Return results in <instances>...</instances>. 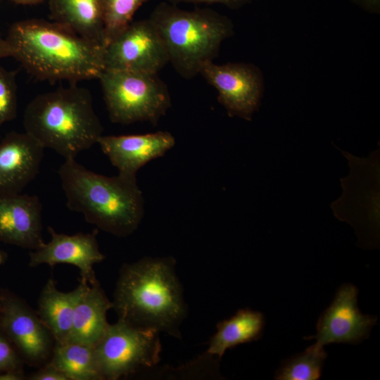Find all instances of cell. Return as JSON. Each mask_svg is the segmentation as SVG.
Segmentation results:
<instances>
[{"label":"cell","mask_w":380,"mask_h":380,"mask_svg":"<svg viewBox=\"0 0 380 380\" xmlns=\"http://www.w3.org/2000/svg\"><path fill=\"white\" fill-rule=\"evenodd\" d=\"M49 363L68 380L103 379L94 346L70 341L56 343Z\"/></svg>","instance_id":"ffe728a7"},{"label":"cell","mask_w":380,"mask_h":380,"mask_svg":"<svg viewBox=\"0 0 380 380\" xmlns=\"http://www.w3.org/2000/svg\"><path fill=\"white\" fill-rule=\"evenodd\" d=\"M2 324L22 354L38 362L49 353L51 335L38 315L16 299H7L3 306Z\"/></svg>","instance_id":"9a60e30c"},{"label":"cell","mask_w":380,"mask_h":380,"mask_svg":"<svg viewBox=\"0 0 380 380\" xmlns=\"http://www.w3.org/2000/svg\"><path fill=\"white\" fill-rule=\"evenodd\" d=\"M357 289L346 283L340 286L331 305L319 316L315 339L324 347L330 343L357 344L369 336L377 317L361 313L357 306Z\"/></svg>","instance_id":"30bf717a"},{"label":"cell","mask_w":380,"mask_h":380,"mask_svg":"<svg viewBox=\"0 0 380 380\" xmlns=\"http://www.w3.org/2000/svg\"><path fill=\"white\" fill-rule=\"evenodd\" d=\"M42 212L37 196L0 194V241L33 250L41 246Z\"/></svg>","instance_id":"5bb4252c"},{"label":"cell","mask_w":380,"mask_h":380,"mask_svg":"<svg viewBox=\"0 0 380 380\" xmlns=\"http://www.w3.org/2000/svg\"><path fill=\"white\" fill-rule=\"evenodd\" d=\"M16 73L0 66V128L17 114Z\"/></svg>","instance_id":"603a6c76"},{"label":"cell","mask_w":380,"mask_h":380,"mask_svg":"<svg viewBox=\"0 0 380 380\" xmlns=\"http://www.w3.org/2000/svg\"><path fill=\"white\" fill-rule=\"evenodd\" d=\"M51 240L30 253L29 265L69 264L80 272L81 281L89 284L97 282L93 267L104 260L96 239L97 231L72 235L56 232L49 227Z\"/></svg>","instance_id":"8fae6325"},{"label":"cell","mask_w":380,"mask_h":380,"mask_svg":"<svg viewBox=\"0 0 380 380\" xmlns=\"http://www.w3.org/2000/svg\"><path fill=\"white\" fill-rule=\"evenodd\" d=\"M104 70L158 73L169 63L164 41L150 18L132 21L106 46Z\"/></svg>","instance_id":"ba28073f"},{"label":"cell","mask_w":380,"mask_h":380,"mask_svg":"<svg viewBox=\"0 0 380 380\" xmlns=\"http://www.w3.org/2000/svg\"><path fill=\"white\" fill-rule=\"evenodd\" d=\"M5 39L10 57L41 80L99 79L104 70L103 46L54 21H17Z\"/></svg>","instance_id":"6da1fadb"},{"label":"cell","mask_w":380,"mask_h":380,"mask_svg":"<svg viewBox=\"0 0 380 380\" xmlns=\"http://www.w3.org/2000/svg\"><path fill=\"white\" fill-rule=\"evenodd\" d=\"M5 259L4 254L0 251V265H1Z\"/></svg>","instance_id":"4dcf8cb0"},{"label":"cell","mask_w":380,"mask_h":380,"mask_svg":"<svg viewBox=\"0 0 380 380\" xmlns=\"http://www.w3.org/2000/svg\"><path fill=\"white\" fill-rule=\"evenodd\" d=\"M149 18L160 34L176 72L185 79L198 75L217 56L222 42L234 26L227 17L209 8L184 10L162 2Z\"/></svg>","instance_id":"5b68a950"},{"label":"cell","mask_w":380,"mask_h":380,"mask_svg":"<svg viewBox=\"0 0 380 380\" xmlns=\"http://www.w3.org/2000/svg\"><path fill=\"white\" fill-rule=\"evenodd\" d=\"M113 308L132 326L179 337L186 308L172 258H145L123 266Z\"/></svg>","instance_id":"7a4b0ae2"},{"label":"cell","mask_w":380,"mask_h":380,"mask_svg":"<svg viewBox=\"0 0 380 380\" xmlns=\"http://www.w3.org/2000/svg\"><path fill=\"white\" fill-rule=\"evenodd\" d=\"M44 148L31 135L12 132L0 141V194L21 193L36 177Z\"/></svg>","instance_id":"4fadbf2b"},{"label":"cell","mask_w":380,"mask_h":380,"mask_svg":"<svg viewBox=\"0 0 380 380\" xmlns=\"http://www.w3.org/2000/svg\"><path fill=\"white\" fill-rule=\"evenodd\" d=\"M112 308L98 281L89 284L75 305L68 341L94 346L109 326L106 315Z\"/></svg>","instance_id":"e0dca14e"},{"label":"cell","mask_w":380,"mask_h":380,"mask_svg":"<svg viewBox=\"0 0 380 380\" xmlns=\"http://www.w3.org/2000/svg\"><path fill=\"white\" fill-rule=\"evenodd\" d=\"M88 285L81 281L73 291L62 292L50 279L44 286L39 299L38 316L56 343L68 340L75 305Z\"/></svg>","instance_id":"ac0fdd59"},{"label":"cell","mask_w":380,"mask_h":380,"mask_svg":"<svg viewBox=\"0 0 380 380\" xmlns=\"http://www.w3.org/2000/svg\"><path fill=\"white\" fill-rule=\"evenodd\" d=\"M23 376L20 372L13 369L7 370L4 373H0V380H20Z\"/></svg>","instance_id":"4316f807"},{"label":"cell","mask_w":380,"mask_h":380,"mask_svg":"<svg viewBox=\"0 0 380 380\" xmlns=\"http://www.w3.org/2000/svg\"><path fill=\"white\" fill-rule=\"evenodd\" d=\"M217 91V100L231 117L250 120L258 109L262 93L260 72L252 64H205L200 72Z\"/></svg>","instance_id":"9c48e42d"},{"label":"cell","mask_w":380,"mask_h":380,"mask_svg":"<svg viewBox=\"0 0 380 380\" xmlns=\"http://www.w3.org/2000/svg\"><path fill=\"white\" fill-rule=\"evenodd\" d=\"M11 1H14L17 4H20L32 5V4H37L41 2L42 0H11Z\"/></svg>","instance_id":"f546056e"},{"label":"cell","mask_w":380,"mask_h":380,"mask_svg":"<svg viewBox=\"0 0 380 380\" xmlns=\"http://www.w3.org/2000/svg\"><path fill=\"white\" fill-rule=\"evenodd\" d=\"M363 7L370 11H376L379 8L380 0H354Z\"/></svg>","instance_id":"83f0119b"},{"label":"cell","mask_w":380,"mask_h":380,"mask_svg":"<svg viewBox=\"0 0 380 380\" xmlns=\"http://www.w3.org/2000/svg\"><path fill=\"white\" fill-rule=\"evenodd\" d=\"M25 132L44 148L65 159L90 148L103 135V127L90 93L77 87L61 88L42 94L27 106Z\"/></svg>","instance_id":"277c9868"},{"label":"cell","mask_w":380,"mask_h":380,"mask_svg":"<svg viewBox=\"0 0 380 380\" xmlns=\"http://www.w3.org/2000/svg\"><path fill=\"white\" fill-rule=\"evenodd\" d=\"M49 10L53 21L106 47L102 0H50Z\"/></svg>","instance_id":"2e32d148"},{"label":"cell","mask_w":380,"mask_h":380,"mask_svg":"<svg viewBox=\"0 0 380 380\" xmlns=\"http://www.w3.org/2000/svg\"><path fill=\"white\" fill-rule=\"evenodd\" d=\"M103 153L118 175L137 179L138 170L152 160L163 156L175 144L168 132L129 135H102L98 139Z\"/></svg>","instance_id":"7c38bea8"},{"label":"cell","mask_w":380,"mask_h":380,"mask_svg":"<svg viewBox=\"0 0 380 380\" xmlns=\"http://www.w3.org/2000/svg\"><path fill=\"white\" fill-rule=\"evenodd\" d=\"M253 0H167L170 4H222L232 9H236L251 3Z\"/></svg>","instance_id":"d4e9b609"},{"label":"cell","mask_w":380,"mask_h":380,"mask_svg":"<svg viewBox=\"0 0 380 380\" xmlns=\"http://www.w3.org/2000/svg\"><path fill=\"white\" fill-rule=\"evenodd\" d=\"M148 1L102 0L106 44L132 21L137 11Z\"/></svg>","instance_id":"7402d4cb"},{"label":"cell","mask_w":380,"mask_h":380,"mask_svg":"<svg viewBox=\"0 0 380 380\" xmlns=\"http://www.w3.org/2000/svg\"><path fill=\"white\" fill-rule=\"evenodd\" d=\"M6 57H10L9 49L5 37L0 33V59Z\"/></svg>","instance_id":"f1b7e54d"},{"label":"cell","mask_w":380,"mask_h":380,"mask_svg":"<svg viewBox=\"0 0 380 380\" xmlns=\"http://www.w3.org/2000/svg\"><path fill=\"white\" fill-rule=\"evenodd\" d=\"M158 333L120 319L115 324H109L94 346L102 379H118L139 368L158 363L161 348Z\"/></svg>","instance_id":"52a82bcc"},{"label":"cell","mask_w":380,"mask_h":380,"mask_svg":"<svg viewBox=\"0 0 380 380\" xmlns=\"http://www.w3.org/2000/svg\"><path fill=\"white\" fill-rule=\"evenodd\" d=\"M58 174L68 208L82 214L87 222L118 236L137 229L144 214V198L137 179L102 175L75 158L65 159Z\"/></svg>","instance_id":"3957f363"},{"label":"cell","mask_w":380,"mask_h":380,"mask_svg":"<svg viewBox=\"0 0 380 380\" xmlns=\"http://www.w3.org/2000/svg\"><path fill=\"white\" fill-rule=\"evenodd\" d=\"M29 379L30 380H68L64 374L50 363L30 375Z\"/></svg>","instance_id":"484cf974"},{"label":"cell","mask_w":380,"mask_h":380,"mask_svg":"<svg viewBox=\"0 0 380 380\" xmlns=\"http://www.w3.org/2000/svg\"><path fill=\"white\" fill-rule=\"evenodd\" d=\"M17 364L15 354L10 344L0 336V369H14Z\"/></svg>","instance_id":"cb8c5ba5"},{"label":"cell","mask_w":380,"mask_h":380,"mask_svg":"<svg viewBox=\"0 0 380 380\" xmlns=\"http://www.w3.org/2000/svg\"><path fill=\"white\" fill-rule=\"evenodd\" d=\"M265 325L262 312L249 308L241 309L229 319L217 324L207 354L221 357L229 348L257 341L261 337Z\"/></svg>","instance_id":"d6986e66"},{"label":"cell","mask_w":380,"mask_h":380,"mask_svg":"<svg viewBox=\"0 0 380 380\" xmlns=\"http://www.w3.org/2000/svg\"><path fill=\"white\" fill-rule=\"evenodd\" d=\"M327 354L315 343L303 353L284 360L277 370V380H317L320 378Z\"/></svg>","instance_id":"44dd1931"},{"label":"cell","mask_w":380,"mask_h":380,"mask_svg":"<svg viewBox=\"0 0 380 380\" xmlns=\"http://www.w3.org/2000/svg\"><path fill=\"white\" fill-rule=\"evenodd\" d=\"M99 79L113 122L156 125L171 106L168 87L158 73L104 70Z\"/></svg>","instance_id":"8992f818"}]
</instances>
